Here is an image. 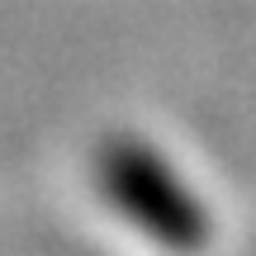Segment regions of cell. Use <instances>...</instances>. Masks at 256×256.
Here are the masks:
<instances>
[{"label": "cell", "instance_id": "obj_1", "mask_svg": "<svg viewBox=\"0 0 256 256\" xmlns=\"http://www.w3.org/2000/svg\"><path fill=\"white\" fill-rule=\"evenodd\" d=\"M95 185L104 204L138 228L152 247L171 256H194L204 252L214 223L204 214L200 194L190 190L180 171L142 138H110L95 156Z\"/></svg>", "mask_w": 256, "mask_h": 256}]
</instances>
